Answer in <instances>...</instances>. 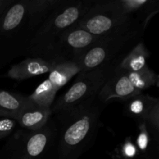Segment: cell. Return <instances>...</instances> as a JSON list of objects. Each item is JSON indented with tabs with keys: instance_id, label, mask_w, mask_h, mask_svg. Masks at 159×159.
<instances>
[{
	"instance_id": "cell-1",
	"label": "cell",
	"mask_w": 159,
	"mask_h": 159,
	"mask_svg": "<svg viewBox=\"0 0 159 159\" xmlns=\"http://www.w3.org/2000/svg\"><path fill=\"white\" fill-rule=\"evenodd\" d=\"M106 104L98 96L56 113L57 127L54 159H79L91 148L99 128Z\"/></svg>"
},
{
	"instance_id": "cell-2",
	"label": "cell",
	"mask_w": 159,
	"mask_h": 159,
	"mask_svg": "<svg viewBox=\"0 0 159 159\" xmlns=\"http://www.w3.org/2000/svg\"><path fill=\"white\" fill-rule=\"evenodd\" d=\"M57 127L54 116L34 131L18 129L0 151V159H50L55 156Z\"/></svg>"
},
{
	"instance_id": "cell-3",
	"label": "cell",
	"mask_w": 159,
	"mask_h": 159,
	"mask_svg": "<svg viewBox=\"0 0 159 159\" xmlns=\"http://www.w3.org/2000/svg\"><path fill=\"white\" fill-rule=\"evenodd\" d=\"M117 64L114 61L90 71H80L71 87L51 106L52 115L97 96Z\"/></svg>"
},
{
	"instance_id": "cell-4",
	"label": "cell",
	"mask_w": 159,
	"mask_h": 159,
	"mask_svg": "<svg viewBox=\"0 0 159 159\" xmlns=\"http://www.w3.org/2000/svg\"><path fill=\"white\" fill-rule=\"evenodd\" d=\"M137 34L136 30L130 26L99 37L97 40L75 62L79 65L81 71H85L114 61L118 54L126 44L135 38Z\"/></svg>"
},
{
	"instance_id": "cell-5",
	"label": "cell",
	"mask_w": 159,
	"mask_h": 159,
	"mask_svg": "<svg viewBox=\"0 0 159 159\" xmlns=\"http://www.w3.org/2000/svg\"><path fill=\"white\" fill-rule=\"evenodd\" d=\"M80 16V9L76 6H70L59 12L34 34L30 42L29 52L35 57L46 58L56 37L65 30L77 24Z\"/></svg>"
},
{
	"instance_id": "cell-6",
	"label": "cell",
	"mask_w": 159,
	"mask_h": 159,
	"mask_svg": "<svg viewBox=\"0 0 159 159\" xmlns=\"http://www.w3.org/2000/svg\"><path fill=\"white\" fill-rule=\"evenodd\" d=\"M93 35L78 24L71 26L56 37L46 59L75 61L97 40Z\"/></svg>"
},
{
	"instance_id": "cell-7",
	"label": "cell",
	"mask_w": 159,
	"mask_h": 159,
	"mask_svg": "<svg viewBox=\"0 0 159 159\" xmlns=\"http://www.w3.org/2000/svg\"><path fill=\"white\" fill-rule=\"evenodd\" d=\"M141 93L137 90L127 77L126 71L119 69L117 65L105 82L98 94V98L107 105L114 100L127 101L130 98Z\"/></svg>"
},
{
	"instance_id": "cell-8",
	"label": "cell",
	"mask_w": 159,
	"mask_h": 159,
	"mask_svg": "<svg viewBox=\"0 0 159 159\" xmlns=\"http://www.w3.org/2000/svg\"><path fill=\"white\" fill-rule=\"evenodd\" d=\"M96 37H102L108 34L130 27L127 20L118 16H111L105 12H96L80 20L77 23Z\"/></svg>"
},
{
	"instance_id": "cell-9",
	"label": "cell",
	"mask_w": 159,
	"mask_h": 159,
	"mask_svg": "<svg viewBox=\"0 0 159 159\" xmlns=\"http://www.w3.org/2000/svg\"><path fill=\"white\" fill-rule=\"evenodd\" d=\"M55 61L43 57H28L12 65L7 71L6 76L14 80L24 81L35 76L49 73Z\"/></svg>"
},
{
	"instance_id": "cell-10",
	"label": "cell",
	"mask_w": 159,
	"mask_h": 159,
	"mask_svg": "<svg viewBox=\"0 0 159 159\" xmlns=\"http://www.w3.org/2000/svg\"><path fill=\"white\" fill-rule=\"evenodd\" d=\"M52 116L51 107H44L29 102L16 117L18 126L23 130L34 131L42 128Z\"/></svg>"
},
{
	"instance_id": "cell-11",
	"label": "cell",
	"mask_w": 159,
	"mask_h": 159,
	"mask_svg": "<svg viewBox=\"0 0 159 159\" xmlns=\"http://www.w3.org/2000/svg\"><path fill=\"white\" fill-rule=\"evenodd\" d=\"M158 103V98L141 93L125 101L124 111L127 116L137 123L144 122L154 107Z\"/></svg>"
},
{
	"instance_id": "cell-12",
	"label": "cell",
	"mask_w": 159,
	"mask_h": 159,
	"mask_svg": "<svg viewBox=\"0 0 159 159\" xmlns=\"http://www.w3.org/2000/svg\"><path fill=\"white\" fill-rule=\"evenodd\" d=\"M80 71V68L74 61L57 60L48 73V79L58 91Z\"/></svg>"
},
{
	"instance_id": "cell-13",
	"label": "cell",
	"mask_w": 159,
	"mask_h": 159,
	"mask_svg": "<svg viewBox=\"0 0 159 159\" xmlns=\"http://www.w3.org/2000/svg\"><path fill=\"white\" fill-rule=\"evenodd\" d=\"M150 57L148 49L143 41H140L117 64V68L127 72L138 71L148 66Z\"/></svg>"
},
{
	"instance_id": "cell-14",
	"label": "cell",
	"mask_w": 159,
	"mask_h": 159,
	"mask_svg": "<svg viewBox=\"0 0 159 159\" xmlns=\"http://www.w3.org/2000/svg\"><path fill=\"white\" fill-rule=\"evenodd\" d=\"M136 145L142 159H158V142L144 122H138Z\"/></svg>"
},
{
	"instance_id": "cell-15",
	"label": "cell",
	"mask_w": 159,
	"mask_h": 159,
	"mask_svg": "<svg viewBox=\"0 0 159 159\" xmlns=\"http://www.w3.org/2000/svg\"><path fill=\"white\" fill-rule=\"evenodd\" d=\"M29 101L27 96L0 89V116L16 119Z\"/></svg>"
},
{
	"instance_id": "cell-16",
	"label": "cell",
	"mask_w": 159,
	"mask_h": 159,
	"mask_svg": "<svg viewBox=\"0 0 159 159\" xmlns=\"http://www.w3.org/2000/svg\"><path fill=\"white\" fill-rule=\"evenodd\" d=\"M126 72L133 86L141 93L151 87L158 85V75L148 66L138 71Z\"/></svg>"
},
{
	"instance_id": "cell-17",
	"label": "cell",
	"mask_w": 159,
	"mask_h": 159,
	"mask_svg": "<svg viewBox=\"0 0 159 159\" xmlns=\"http://www.w3.org/2000/svg\"><path fill=\"white\" fill-rule=\"evenodd\" d=\"M56 89L48 79L43 81L35 89L32 94L27 96L29 100L37 105L44 107H51L55 99Z\"/></svg>"
},
{
	"instance_id": "cell-18",
	"label": "cell",
	"mask_w": 159,
	"mask_h": 159,
	"mask_svg": "<svg viewBox=\"0 0 159 159\" xmlns=\"http://www.w3.org/2000/svg\"><path fill=\"white\" fill-rule=\"evenodd\" d=\"M25 7L22 4H16L12 6L1 19L0 37L15 30L23 21Z\"/></svg>"
},
{
	"instance_id": "cell-19",
	"label": "cell",
	"mask_w": 159,
	"mask_h": 159,
	"mask_svg": "<svg viewBox=\"0 0 159 159\" xmlns=\"http://www.w3.org/2000/svg\"><path fill=\"white\" fill-rule=\"evenodd\" d=\"M113 156L115 159H142L135 143L130 137L115 149Z\"/></svg>"
},
{
	"instance_id": "cell-20",
	"label": "cell",
	"mask_w": 159,
	"mask_h": 159,
	"mask_svg": "<svg viewBox=\"0 0 159 159\" xmlns=\"http://www.w3.org/2000/svg\"><path fill=\"white\" fill-rule=\"evenodd\" d=\"M144 123L152 132L154 138L159 141V103L154 107Z\"/></svg>"
},
{
	"instance_id": "cell-21",
	"label": "cell",
	"mask_w": 159,
	"mask_h": 159,
	"mask_svg": "<svg viewBox=\"0 0 159 159\" xmlns=\"http://www.w3.org/2000/svg\"><path fill=\"white\" fill-rule=\"evenodd\" d=\"M18 127L16 119L10 117L0 118V139L10 137Z\"/></svg>"
},
{
	"instance_id": "cell-22",
	"label": "cell",
	"mask_w": 159,
	"mask_h": 159,
	"mask_svg": "<svg viewBox=\"0 0 159 159\" xmlns=\"http://www.w3.org/2000/svg\"><path fill=\"white\" fill-rule=\"evenodd\" d=\"M140 1H141V2H144V1H145V0H140Z\"/></svg>"
},
{
	"instance_id": "cell-23",
	"label": "cell",
	"mask_w": 159,
	"mask_h": 159,
	"mask_svg": "<svg viewBox=\"0 0 159 159\" xmlns=\"http://www.w3.org/2000/svg\"><path fill=\"white\" fill-rule=\"evenodd\" d=\"M0 23H1V19H0Z\"/></svg>"
}]
</instances>
